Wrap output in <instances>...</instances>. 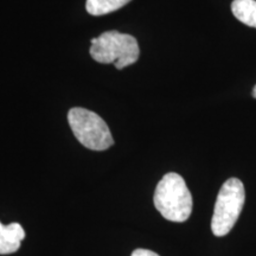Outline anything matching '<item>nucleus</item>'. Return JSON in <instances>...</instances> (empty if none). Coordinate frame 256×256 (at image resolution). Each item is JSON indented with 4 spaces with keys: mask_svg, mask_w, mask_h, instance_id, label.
I'll use <instances>...</instances> for the list:
<instances>
[{
    "mask_svg": "<svg viewBox=\"0 0 256 256\" xmlns=\"http://www.w3.org/2000/svg\"><path fill=\"white\" fill-rule=\"evenodd\" d=\"M90 43V56L98 63H113L116 69H124L139 60V44L130 34L107 31L92 38Z\"/></svg>",
    "mask_w": 256,
    "mask_h": 256,
    "instance_id": "2",
    "label": "nucleus"
},
{
    "mask_svg": "<svg viewBox=\"0 0 256 256\" xmlns=\"http://www.w3.org/2000/svg\"><path fill=\"white\" fill-rule=\"evenodd\" d=\"M25 238V232L19 223L4 226L0 222V255L16 252L20 248V243Z\"/></svg>",
    "mask_w": 256,
    "mask_h": 256,
    "instance_id": "5",
    "label": "nucleus"
},
{
    "mask_svg": "<svg viewBox=\"0 0 256 256\" xmlns=\"http://www.w3.org/2000/svg\"><path fill=\"white\" fill-rule=\"evenodd\" d=\"M130 2V0H87L86 10L92 16H104L118 11Z\"/></svg>",
    "mask_w": 256,
    "mask_h": 256,
    "instance_id": "7",
    "label": "nucleus"
},
{
    "mask_svg": "<svg viewBox=\"0 0 256 256\" xmlns=\"http://www.w3.org/2000/svg\"><path fill=\"white\" fill-rule=\"evenodd\" d=\"M252 96H254V98H256V86H255V88H254V92H252Z\"/></svg>",
    "mask_w": 256,
    "mask_h": 256,
    "instance_id": "9",
    "label": "nucleus"
},
{
    "mask_svg": "<svg viewBox=\"0 0 256 256\" xmlns=\"http://www.w3.org/2000/svg\"><path fill=\"white\" fill-rule=\"evenodd\" d=\"M246 202L243 183L238 178H230L220 188L217 196L211 230L217 238L228 235L241 215Z\"/></svg>",
    "mask_w": 256,
    "mask_h": 256,
    "instance_id": "3",
    "label": "nucleus"
},
{
    "mask_svg": "<svg viewBox=\"0 0 256 256\" xmlns=\"http://www.w3.org/2000/svg\"><path fill=\"white\" fill-rule=\"evenodd\" d=\"M232 14L243 24L256 28V2L255 0H234Z\"/></svg>",
    "mask_w": 256,
    "mask_h": 256,
    "instance_id": "6",
    "label": "nucleus"
},
{
    "mask_svg": "<svg viewBox=\"0 0 256 256\" xmlns=\"http://www.w3.org/2000/svg\"><path fill=\"white\" fill-rule=\"evenodd\" d=\"M153 202L162 216L171 222H185L191 216V192L183 177L174 172L165 174L159 182Z\"/></svg>",
    "mask_w": 256,
    "mask_h": 256,
    "instance_id": "1",
    "label": "nucleus"
},
{
    "mask_svg": "<svg viewBox=\"0 0 256 256\" xmlns=\"http://www.w3.org/2000/svg\"><path fill=\"white\" fill-rule=\"evenodd\" d=\"M68 122L76 139L92 151H106L113 146L110 127L94 112L80 107L72 108L68 113Z\"/></svg>",
    "mask_w": 256,
    "mask_h": 256,
    "instance_id": "4",
    "label": "nucleus"
},
{
    "mask_svg": "<svg viewBox=\"0 0 256 256\" xmlns=\"http://www.w3.org/2000/svg\"><path fill=\"white\" fill-rule=\"evenodd\" d=\"M132 256H160L156 252L148 250V249H136L132 252Z\"/></svg>",
    "mask_w": 256,
    "mask_h": 256,
    "instance_id": "8",
    "label": "nucleus"
}]
</instances>
